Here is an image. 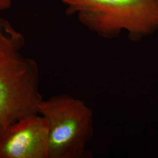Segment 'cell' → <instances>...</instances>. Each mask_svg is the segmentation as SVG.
Returning <instances> with one entry per match:
<instances>
[{
	"label": "cell",
	"instance_id": "obj_1",
	"mask_svg": "<svg viewBox=\"0 0 158 158\" xmlns=\"http://www.w3.org/2000/svg\"><path fill=\"white\" fill-rule=\"evenodd\" d=\"M25 38L0 18V136L14 123L38 114L44 100L37 62L23 54Z\"/></svg>",
	"mask_w": 158,
	"mask_h": 158
},
{
	"label": "cell",
	"instance_id": "obj_2",
	"mask_svg": "<svg viewBox=\"0 0 158 158\" xmlns=\"http://www.w3.org/2000/svg\"><path fill=\"white\" fill-rule=\"evenodd\" d=\"M66 12L103 38L123 31L137 41L158 31V0H60Z\"/></svg>",
	"mask_w": 158,
	"mask_h": 158
},
{
	"label": "cell",
	"instance_id": "obj_3",
	"mask_svg": "<svg viewBox=\"0 0 158 158\" xmlns=\"http://www.w3.org/2000/svg\"><path fill=\"white\" fill-rule=\"evenodd\" d=\"M38 114L49 131V158H91L94 113L85 102L62 93L43 100Z\"/></svg>",
	"mask_w": 158,
	"mask_h": 158
},
{
	"label": "cell",
	"instance_id": "obj_4",
	"mask_svg": "<svg viewBox=\"0 0 158 158\" xmlns=\"http://www.w3.org/2000/svg\"><path fill=\"white\" fill-rule=\"evenodd\" d=\"M49 158V127L39 114L18 120L0 136V158Z\"/></svg>",
	"mask_w": 158,
	"mask_h": 158
},
{
	"label": "cell",
	"instance_id": "obj_5",
	"mask_svg": "<svg viewBox=\"0 0 158 158\" xmlns=\"http://www.w3.org/2000/svg\"><path fill=\"white\" fill-rule=\"evenodd\" d=\"M16 0H0V11L9 10Z\"/></svg>",
	"mask_w": 158,
	"mask_h": 158
}]
</instances>
